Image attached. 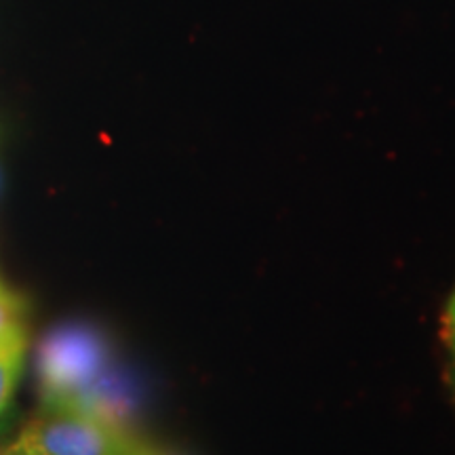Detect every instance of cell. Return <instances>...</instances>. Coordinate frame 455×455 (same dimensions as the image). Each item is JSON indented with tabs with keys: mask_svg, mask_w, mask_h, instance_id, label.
Listing matches in <instances>:
<instances>
[{
	"mask_svg": "<svg viewBox=\"0 0 455 455\" xmlns=\"http://www.w3.org/2000/svg\"><path fill=\"white\" fill-rule=\"evenodd\" d=\"M110 352L106 339L89 327L51 333L38 350V375L47 407H78L106 375Z\"/></svg>",
	"mask_w": 455,
	"mask_h": 455,
	"instance_id": "6da1fadb",
	"label": "cell"
},
{
	"mask_svg": "<svg viewBox=\"0 0 455 455\" xmlns=\"http://www.w3.org/2000/svg\"><path fill=\"white\" fill-rule=\"evenodd\" d=\"M26 355L24 329L15 327L7 333H0V413L9 405L13 396L21 363Z\"/></svg>",
	"mask_w": 455,
	"mask_h": 455,
	"instance_id": "3957f363",
	"label": "cell"
},
{
	"mask_svg": "<svg viewBox=\"0 0 455 455\" xmlns=\"http://www.w3.org/2000/svg\"><path fill=\"white\" fill-rule=\"evenodd\" d=\"M34 455H140L123 426L78 407H47L17 439Z\"/></svg>",
	"mask_w": 455,
	"mask_h": 455,
	"instance_id": "7a4b0ae2",
	"label": "cell"
},
{
	"mask_svg": "<svg viewBox=\"0 0 455 455\" xmlns=\"http://www.w3.org/2000/svg\"><path fill=\"white\" fill-rule=\"evenodd\" d=\"M3 455H32L30 451H26L24 447L20 445V443H13V445H9V447H4V451H3Z\"/></svg>",
	"mask_w": 455,
	"mask_h": 455,
	"instance_id": "5b68a950",
	"label": "cell"
},
{
	"mask_svg": "<svg viewBox=\"0 0 455 455\" xmlns=\"http://www.w3.org/2000/svg\"><path fill=\"white\" fill-rule=\"evenodd\" d=\"M3 451H4V449H3V447H0V455H3Z\"/></svg>",
	"mask_w": 455,
	"mask_h": 455,
	"instance_id": "52a82bcc",
	"label": "cell"
},
{
	"mask_svg": "<svg viewBox=\"0 0 455 455\" xmlns=\"http://www.w3.org/2000/svg\"><path fill=\"white\" fill-rule=\"evenodd\" d=\"M140 455H169V453H161V451H155V449H141Z\"/></svg>",
	"mask_w": 455,
	"mask_h": 455,
	"instance_id": "8992f818",
	"label": "cell"
},
{
	"mask_svg": "<svg viewBox=\"0 0 455 455\" xmlns=\"http://www.w3.org/2000/svg\"><path fill=\"white\" fill-rule=\"evenodd\" d=\"M20 312L21 306L15 295H11L7 289L0 284V333H7L11 329L20 325Z\"/></svg>",
	"mask_w": 455,
	"mask_h": 455,
	"instance_id": "277c9868",
	"label": "cell"
}]
</instances>
